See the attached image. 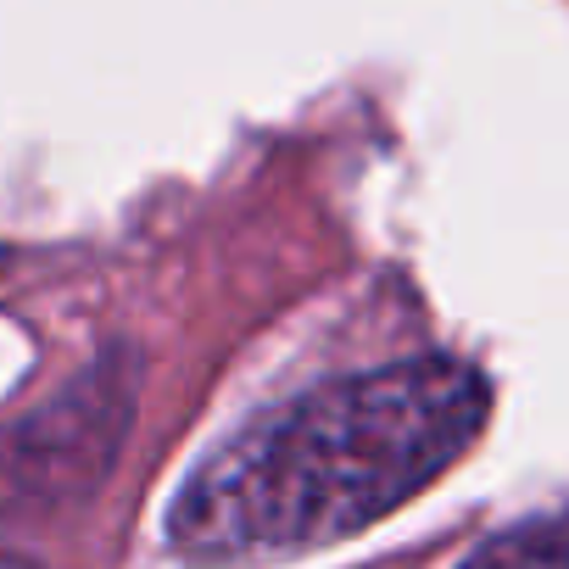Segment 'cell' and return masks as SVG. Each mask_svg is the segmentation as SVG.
Segmentation results:
<instances>
[{"label": "cell", "mask_w": 569, "mask_h": 569, "mask_svg": "<svg viewBox=\"0 0 569 569\" xmlns=\"http://www.w3.org/2000/svg\"><path fill=\"white\" fill-rule=\"evenodd\" d=\"M491 391L469 363L413 358L319 386L218 447L173 502L190 558H279L341 541L469 452Z\"/></svg>", "instance_id": "obj_1"}, {"label": "cell", "mask_w": 569, "mask_h": 569, "mask_svg": "<svg viewBox=\"0 0 569 569\" xmlns=\"http://www.w3.org/2000/svg\"><path fill=\"white\" fill-rule=\"evenodd\" d=\"M463 569H569V525H530L480 547Z\"/></svg>", "instance_id": "obj_2"}, {"label": "cell", "mask_w": 569, "mask_h": 569, "mask_svg": "<svg viewBox=\"0 0 569 569\" xmlns=\"http://www.w3.org/2000/svg\"><path fill=\"white\" fill-rule=\"evenodd\" d=\"M0 569H34L29 558H12V552H0Z\"/></svg>", "instance_id": "obj_3"}]
</instances>
